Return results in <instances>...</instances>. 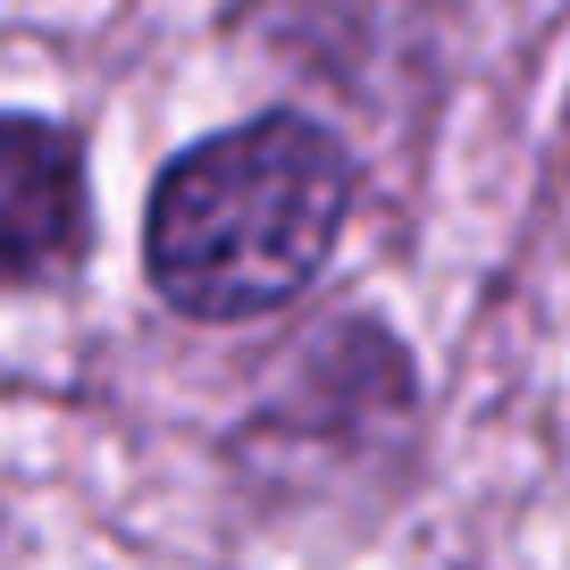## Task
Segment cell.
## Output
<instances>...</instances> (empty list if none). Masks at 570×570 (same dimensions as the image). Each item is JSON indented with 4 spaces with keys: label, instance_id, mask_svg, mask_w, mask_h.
Listing matches in <instances>:
<instances>
[{
    "label": "cell",
    "instance_id": "obj_1",
    "mask_svg": "<svg viewBox=\"0 0 570 570\" xmlns=\"http://www.w3.org/2000/svg\"><path fill=\"white\" fill-rule=\"evenodd\" d=\"M353 218V160L303 109H261L244 126L185 142L151 177L142 268L160 303L202 327L268 320L336 261Z\"/></svg>",
    "mask_w": 570,
    "mask_h": 570
},
{
    "label": "cell",
    "instance_id": "obj_2",
    "mask_svg": "<svg viewBox=\"0 0 570 570\" xmlns=\"http://www.w3.org/2000/svg\"><path fill=\"white\" fill-rule=\"evenodd\" d=\"M85 244V142L59 118L0 109V285H35Z\"/></svg>",
    "mask_w": 570,
    "mask_h": 570
}]
</instances>
